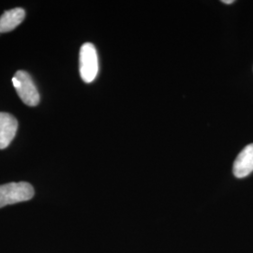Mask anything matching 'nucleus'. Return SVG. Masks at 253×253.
<instances>
[{
  "label": "nucleus",
  "instance_id": "1",
  "mask_svg": "<svg viewBox=\"0 0 253 253\" xmlns=\"http://www.w3.org/2000/svg\"><path fill=\"white\" fill-rule=\"evenodd\" d=\"M35 190L27 182H11L0 185V208L27 202L34 197Z\"/></svg>",
  "mask_w": 253,
  "mask_h": 253
},
{
  "label": "nucleus",
  "instance_id": "2",
  "mask_svg": "<svg viewBox=\"0 0 253 253\" xmlns=\"http://www.w3.org/2000/svg\"><path fill=\"white\" fill-rule=\"evenodd\" d=\"M12 84L25 104L34 107L40 103V94L31 76L27 72L18 71L12 78Z\"/></svg>",
  "mask_w": 253,
  "mask_h": 253
},
{
  "label": "nucleus",
  "instance_id": "3",
  "mask_svg": "<svg viewBox=\"0 0 253 253\" xmlns=\"http://www.w3.org/2000/svg\"><path fill=\"white\" fill-rule=\"evenodd\" d=\"M80 75L83 81L89 84L94 81L99 72L98 54L95 46L90 42L83 44L79 57Z\"/></svg>",
  "mask_w": 253,
  "mask_h": 253
},
{
  "label": "nucleus",
  "instance_id": "4",
  "mask_svg": "<svg viewBox=\"0 0 253 253\" xmlns=\"http://www.w3.org/2000/svg\"><path fill=\"white\" fill-rule=\"evenodd\" d=\"M17 128L16 118L8 113H0V149L9 146L16 135Z\"/></svg>",
  "mask_w": 253,
  "mask_h": 253
},
{
  "label": "nucleus",
  "instance_id": "5",
  "mask_svg": "<svg viewBox=\"0 0 253 253\" xmlns=\"http://www.w3.org/2000/svg\"><path fill=\"white\" fill-rule=\"evenodd\" d=\"M233 172L237 178H244L253 172V144L247 145L237 156Z\"/></svg>",
  "mask_w": 253,
  "mask_h": 253
},
{
  "label": "nucleus",
  "instance_id": "6",
  "mask_svg": "<svg viewBox=\"0 0 253 253\" xmlns=\"http://www.w3.org/2000/svg\"><path fill=\"white\" fill-rule=\"evenodd\" d=\"M26 17L25 10L21 8L9 9L0 16V33H6L18 27Z\"/></svg>",
  "mask_w": 253,
  "mask_h": 253
},
{
  "label": "nucleus",
  "instance_id": "7",
  "mask_svg": "<svg viewBox=\"0 0 253 253\" xmlns=\"http://www.w3.org/2000/svg\"><path fill=\"white\" fill-rule=\"evenodd\" d=\"M222 2L225 3V4H233L235 1L234 0H223Z\"/></svg>",
  "mask_w": 253,
  "mask_h": 253
}]
</instances>
